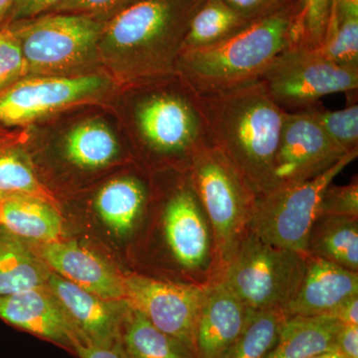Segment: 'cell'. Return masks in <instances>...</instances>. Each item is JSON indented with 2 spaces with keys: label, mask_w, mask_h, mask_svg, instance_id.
I'll list each match as a JSON object with an SVG mask.
<instances>
[{
  "label": "cell",
  "mask_w": 358,
  "mask_h": 358,
  "mask_svg": "<svg viewBox=\"0 0 358 358\" xmlns=\"http://www.w3.org/2000/svg\"><path fill=\"white\" fill-rule=\"evenodd\" d=\"M121 343L131 358H196L187 345L160 331L143 313L127 305Z\"/></svg>",
  "instance_id": "obj_24"
},
{
  "label": "cell",
  "mask_w": 358,
  "mask_h": 358,
  "mask_svg": "<svg viewBox=\"0 0 358 358\" xmlns=\"http://www.w3.org/2000/svg\"><path fill=\"white\" fill-rule=\"evenodd\" d=\"M238 13L249 20H255L275 13L296 0H224Z\"/></svg>",
  "instance_id": "obj_34"
},
{
  "label": "cell",
  "mask_w": 358,
  "mask_h": 358,
  "mask_svg": "<svg viewBox=\"0 0 358 358\" xmlns=\"http://www.w3.org/2000/svg\"><path fill=\"white\" fill-rule=\"evenodd\" d=\"M251 21L224 0H205L190 21L182 50L220 43L243 29Z\"/></svg>",
  "instance_id": "obj_25"
},
{
  "label": "cell",
  "mask_w": 358,
  "mask_h": 358,
  "mask_svg": "<svg viewBox=\"0 0 358 358\" xmlns=\"http://www.w3.org/2000/svg\"><path fill=\"white\" fill-rule=\"evenodd\" d=\"M136 136L148 152L186 171L193 155L212 143L196 94L178 76L176 85L145 92L134 107Z\"/></svg>",
  "instance_id": "obj_5"
},
{
  "label": "cell",
  "mask_w": 358,
  "mask_h": 358,
  "mask_svg": "<svg viewBox=\"0 0 358 358\" xmlns=\"http://www.w3.org/2000/svg\"><path fill=\"white\" fill-rule=\"evenodd\" d=\"M0 226L11 234L37 243L59 241L63 220L46 200L13 195L0 199Z\"/></svg>",
  "instance_id": "obj_20"
},
{
  "label": "cell",
  "mask_w": 358,
  "mask_h": 358,
  "mask_svg": "<svg viewBox=\"0 0 358 358\" xmlns=\"http://www.w3.org/2000/svg\"><path fill=\"white\" fill-rule=\"evenodd\" d=\"M317 216L358 218L357 178L348 185L327 186L320 197Z\"/></svg>",
  "instance_id": "obj_32"
},
{
  "label": "cell",
  "mask_w": 358,
  "mask_h": 358,
  "mask_svg": "<svg viewBox=\"0 0 358 358\" xmlns=\"http://www.w3.org/2000/svg\"><path fill=\"white\" fill-rule=\"evenodd\" d=\"M336 348L348 358H358V326L343 324L338 336Z\"/></svg>",
  "instance_id": "obj_37"
},
{
  "label": "cell",
  "mask_w": 358,
  "mask_h": 358,
  "mask_svg": "<svg viewBox=\"0 0 358 358\" xmlns=\"http://www.w3.org/2000/svg\"><path fill=\"white\" fill-rule=\"evenodd\" d=\"M331 315L343 324L358 326V294L345 301Z\"/></svg>",
  "instance_id": "obj_38"
},
{
  "label": "cell",
  "mask_w": 358,
  "mask_h": 358,
  "mask_svg": "<svg viewBox=\"0 0 358 358\" xmlns=\"http://www.w3.org/2000/svg\"><path fill=\"white\" fill-rule=\"evenodd\" d=\"M9 143V136L0 138V199L20 195L50 202V193L40 183L24 152Z\"/></svg>",
  "instance_id": "obj_27"
},
{
  "label": "cell",
  "mask_w": 358,
  "mask_h": 358,
  "mask_svg": "<svg viewBox=\"0 0 358 358\" xmlns=\"http://www.w3.org/2000/svg\"><path fill=\"white\" fill-rule=\"evenodd\" d=\"M305 268V254L268 244L249 231L220 281L254 312L282 310L298 291Z\"/></svg>",
  "instance_id": "obj_6"
},
{
  "label": "cell",
  "mask_w": 358,
  "mask_h": 358,
  "mask_svg": "<svg viewBox=\"0 0 358 358\" xmlns=\"http://www.w3.org/2000/svg\"><path fill=\"white\" fill-rule=\"evenodd\" d=\"M122 281L124 303L128 307L143 313L157 329L194 352L195 329L205 287L138 273L122 275Z\"/></svg>",
  "instance_id": "obj_11"
},
{
  "label": "cell",
  "mask_w": 358,
  "mask_h": 358,
  "mask_svg": "<svg viewBox=\"0 0 358 358\" xmlns=\"http://www.w3.org/2000/svg\"><path fill=\"white\" fill-rule=\"evenodd\" d=\"M341 327L334 315L286 317L277 343L266 358H310L338 350Z\"/></svg>",
  "instance_id": "obj_19"
},
{
  "label": "cell",
  "mask_w": 358,
  "mask_h": 358,
  "mask_svg": "<svg viewBox=\"0 0 358 358\" xmlns=\"http://www.w3.org/2000/svg\"><path fill=\"white\" fill-rule=\"evenodd\" d=\"M28 76L20 43L8 26L0 27V93Z\"/></svg>",
  "instance_id": "obj_31"
},
{
  "label": "cell",
  "mask_w": 358,
  "mask_h": 358,
  "mask_svg": "<svg viewBox=\"0 0 358 358\" xmlns=\"http://www.w3.org/2000/svg\"><path fill=\"white\" fill-rule=\"evenodd\" d=\"M285 319L281 308L252 310L243 331L223 358H266L277 343Z\"/></svg>",
  "instance_id": "obj_28"
},
{
  "label": "cell",
  "mask_w": 358,
  "mask_h": 358,
  "mask_svg": "<svg viewBox=\"0 0 358 358\" xmlns=\"http://www.w3.org/2000/svg\"><path fill=\"white\" fill-rule=\"evenodd\" d=\"M205 0H138L115 13L102 36L105 43L129 54L138 75L176 73L193 15Z\"/></svg>",
  "instance_id": "obj_3"
},
{
  "label": "cell",
  "mask_w": 358,
  "mask_h": 358,
  "mask_svg": "<svg viewBox=\"0 0 358 358\" xmlns=\"http://www.w3.org/2000/svg\"><path fill=\"white\" fill-rule=\"evenodd\" d=\"M0 319L76 355L79 336L48 287L0 296Z\"/></svg>",
  "instance_id": "obj_15"
},
{
  "label": "cell",
  "mask_w": 358,
  "mask_h": 358,
  "mask_svg": "<svg viewBox=\"0 0 358 358\" xmlns=\"http://www.w3.org/2000/svg\"><path fill=\"white\" fill-rule=\"evenodd\" d=\"M345 155L310 110H286L273 166L271 189L310 180L331 169Z\"/></svg>",
  "instance_id": "obj_12"
},
{
  "label": "cell",
  "mask_w": 358,
  "mask_h": 358,
  "mask_svg": "<svg viewBox=\"0 0 358 358\" xmlns=\"http://www.w3.org/2000/svg\"><path fill=\"white\" fill-rule=\"evenodd\" d=\"M36 254L52 272L80 288L103 300L124 301L121 273L82 245L63 240L37 243Z\"/></svg>",
  "instance_id": "obj_17"
},
{
  "label": "cell",
  "mask_w": 358,
  "mask_h": 358,
  "mask_svg": "<svg viewBox=\"0 0 358 358\" xmlns=\"http://www.w3.org/2000/svg\"><path fill=\"white\" fill-rule=\"evenodd\" d=\"M310 358H348L345 357L343 353L338 352V350H331V352H327L320 353V355H315Z\"/></svg>",
  "instance_id": "obj_40"
},
{
  "label": "cell",
  "mask_w": 358,
  "mask_h": 358,
  "mask_svg": "<svg viewBox=\"0 0 358 358\" xmlns=\"http://www.w3.org/2000/svg\"><path fill=\"white\" fill-rule=\"evenodd\" d=\"M270 98L287 112L315 107L320 99L358 88V70L336 64L315 50L282 52L260 80Z\"/></svg>",
  "instance_id": "obj_10"
},
{
  "label": "cell",
  "mask_w": 358,
  "mask_h": 358,
  "mask_svg": "<svg viewBox=\"0 0 358 358\" xmlns=\"http://www.w3.org/2000/svg\"><path fill=\"white\" fill-rule=\"evenodd\" d=\"M327 136L345 154L358 150V105L345 109L324 110L317 106L308 109Z\"/></svg>",
  "instance_id": "obj_29"
},
{
  "label": "cell",
  "mask_w": 358,
  "mask_h": 358,
  "mask_svg": "<svg viewBox=\"0 0 358 358\" xmlns=\"http://www.w3.org/2000/svg\"><path fill=\"white\" fill-rule=\"evenodd\" d=\"M148 201L147 187L134 176L115 178L103 186L96 199V209L103 223L117 236L136 227Z\"/></svg>",
  "instance_id": "obj_22"
},
{
  "label": "cell",
  "mask_w": 358,
  "mask_h": 358,
  "mask_svg": "<svg viewBox=\"0 0 358 358\" xmlns=\"http://www.w3.org/2000/svg\"><path fill=\"white\" fill-rule=\"evenodd\" d=\"M186 173L210 222L222 277L250 231L256 192L212 143L196 150Z\"/></svg>",
  "instance_id": "obj_4"
},
{
  "label": "cell",
  "mask_w": 358,
  "mask_h": 358,
  "mask_svg": "<svg viewBox=\"0 0 358 358\" xmlns=\"http://www.w3.org/2000/svg\"><path fill=\"white\" fill-rule=\"evenodd\" d=\"M6 136H8V134H7L6 129L0 127V138H6Z\"/></svg>",
  "instance_id": "obj_41"
},
{
  "label": "cell",
  "mask_w": 358,
  "mask_h": 358,
  "mask_svg": "<svg viewBox=\"0 0 358 358\" xmlns=\"http://www.w3.org/2000/svg\"><path fill=\"white\" fill-rule=\"evenodd\" d=\"M15 0H0V27L6 22Z\"/></svg>",
  "instance_id": "obj_39"
},
{
  "label": "cell",
  "mask_w": 358,
  "mask_h": 358,
  "mask_svg": "<svg viewBox=\"0 0 358 358\" xmlns=\"http://www.w3.org/2000/svg\"><path fill=\"white\" fill-rule=\"evenodd\" d=\"M195 94L212 145L230 160L257 196L271 190L286 110L274 103L260 81L222 93Z\"/></svg>",
  "instance_id": "obj_2"
},
{
  "label": "cell",
  "mask_w": 358,
  "mask_h": 358,
  "mask_svg": "<svg viewBox=\"0 0 358 358\" xmlns=\"http://www.w3.org/2000/svg\"><path fill=\"white\" fill-rule=\"evenodd\" d=\"M300 40L296 47L317 50L324 44L331 0H300Z\"/></svg>",
  "instance_id": "obj_30"
},
{
  "label": "cell",
  "mask_w": 358,
  "mask_h": 358,
  "mask_svg": "<svg viewBox=\"0 0 358 358\" xmlns=\"http://www.w3.org/2000/svg\"><path fill=\"white\" fill-rule=\"evenodd\" d=\"M6 26L20 41L28 75L83 64L95 51L103 28L93 16L76 13L50 14Z\"/></svg>",
  "instance_id": "obj_9"
},
{
  "label": "cell",
  "mask_w": 358,
  "mask_h": 358,
  "mask_svg": "<svg viewBox=\"0 0 358 358\" xmlns=\"http://www.w3.org/2000/svg\"><path fill=\"white\" fill-rule=\"evenodd\" d=\"M51 273L25 240L0 226V296L45 288Z\"/></svg>",
  "instance_id": "obj_21"
},
{
  "label": "cell",
  "mask_w": 358,
  "mask_h": 358,
  "mask_svg": "<svg viewBox=\"0 0 358 358\" xmlns=\"http://www.w3.org/2000/svg\"><path fill=\"white\" fill-rule=\"evenodd\" d=\"M107 88L99 75L25 77L0 93V127L24 126Z\"/></svg>",
  "instance_id": "obj_13"
},
{
  "label": "cell",
  "mask_w": 358,
  "mask_h": 358,
  "mask_svg": "<svg viewBox=\"0 0 358 358\" xmlns=\"http://www.w3.org/2000/svg\"><path fill=\"white\" fill-rule=\"evenodd\" d=\"M76 357L79 358H131L124 350L121 341L112 345H96L78 343Z\"/></svg>",
  "instance_id": "obj_36"
},
{
  "label": "cell",
  "mask_w": 358,
  "mask_h": 358,
  "mask_svg": "<svg viewBox=\"0 0 358 358\" xmlns=\"http://www.w3.org/2000/svg\"><path fill=\"white\" fill-rule=\"evenodd\" d=\"M65 0H15L13 9L3 25L17 21L32 20L40 14L51 11Z\"/></svg>",
  "instance_id": "obj_35"
},
{
  "label": "cell",
  "mask_w": 358,
  "mask_h": 358,
  "mask_svg": "<svg viewBox=\"0 0 358 358\" xmlns=\"http://www.w3.org/2000/svg\"><path fill=\"white\" fill-rule=\"evenodd\" d=\"M357 294L358 272L306 254L303 280L282 313L286 317L331 315Z\"/></svg>",
  "instance_id": "obj_18"
},
{
  "label": "cell",
  "mask_w": 358,
  "mask_h": 358,
  "mask_svg": "<svg viewBox=\"0 0 358 358\" xmlns=\"http://www.w3.org/2000/svg\"><path fill=\"white\" fill-rule=\"evenodd\" d=\"M47 287L64 308L80 343L112 345L121 341L124 301L103 300L54 272Z\"/></svg>",
  "instance_id": "obj_14"
},
{
  "label": "cell",
  "mask_w": 358,
  "mask_h": 358,
  "mask_svg": "<svg viewBox=\"0 0 358 358\" xmlns=\"http://www.w3.org/2000/svg\"><path fill=\"white\" fill-rule=\"evenodd\" d=\"M162 237L187 284L207 287L221 278L210 222L187 173L174 186L160 213Z\"/></svg>",
  "instance_id": "obj_8"
},
{
  "label": "cell",
  "mask_w": 358,
  "mask_h": 358,
  "mask_svg": "<svg viewBox=\"0 0 358 358\" xmlns=\"http://www.w3.org/2000/svg\"><path fill=\"white\" fill-rule=\"evenodd\" d=\"M138 0H65L52 9L53 13H76L93 15L117 9V11Z\"/></svg>",
  "instance_id": "obj_33"
},
{
  "label": "cell",
  "mask_w": 358,
  "mask_h": 358,
  "mask_svg": "<svg viewBox=\"0 0 358 358\" xmlns=\"http://www.w3.org/2000/svg\"><path fill=\"white\" fill-rule=\"evenodd\" d=\"M307 254L358 272V218L317 216L308 234Z\"/></svg>",
  "instance_id": "obj_23"
},
{
  "label": "cell",
  "mask_w": 358,
  "mask_h": 358,
  "mask_svg": "<svg viewBox=\"0 0 358 358\" xmlns=\"http://www.w3.org/2000/svg\"><path fill=\"white\" fill-rule=\"evenodd\" d=\"M67 159L80 169L108 166L119 154L114 134L103 122L88 121L71 129L65 138Z\"/></svg>",
  "instance_id": "obj_26"
},
{
  "label": "cell",
  "mask_w": 358,
  "mask_h": 358,
  "mask_svg": "<svg viewBox=\"0 0 358 358\" xmlns=\"http://www.w3.org/2000/svg\"><path fill=\"white\" fill-rule=\"evenodd\" d=\"M357 155L358 150L345 155L310 180L279 186L258 195L250 231L268 244L306 255L322 192Z\"/></svg>",
  "instance_id": "obj_7"
},
{
  "label": "cell",
  "mask_w": 358,
  "mask_h": 358,
  "mask_svg": "<svg viewBox=\"0 0 358 358\" xmlns=\"http://www.w3.org/2000/svg\"><path fill=\"white\" fill-rule=\"evenodd\" d=\"M251 313L224 282L205 287L195 329V357L223 358L243 331Z\"/></svg>",
  "instance_id": "obj_16"
},
{
  "label": "cell",
  "mask_w": 358,
  "mask_h": 358,
  "mask_svg": "<svg viewBox=\"0 0 358 358\" xmlns=\"http://www.w3.org/2000/svg\"><path fill=\"white\" fill-rule=\"evenodd\" d=\"M300 13V0H296L275 13L252 20L220 43L182 50L176 74L199 95L257 83L280 54L298 46Z\"/></svg>",
  "instance_id": "obj_1"
}]
</instances>
